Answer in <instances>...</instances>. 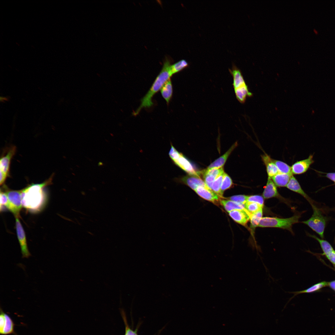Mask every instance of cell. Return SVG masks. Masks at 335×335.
I'll use <instances>...</instances> for the list:
<instances>
[{
  "label": "cell",
  "instance_id": "6da1fadb",
  "mask_svg": "<svg viewBox=\"0 0 335 335\" xmlns=\"http://www.w3.org/2000/svg\"><path fill=\"white\" fill-rule=\"evenodd\" d=\"M51 177L41 183L32 184L21 190L22 207L33 212L39 211L44 204L46 195L43 188L50 184Z\"/></svg>",
  "mask_w": 335,
  "mask_h": 335
},
{
  "label": "cell",
  "instance_id": "7a4b0ae2",
  "mask_svg": "<svg viewBox=\"0 0 335 335\" xmlns=\"http://www.w3.org/2000/svg\"><path fill=\"white\" fill-rule=\"evenodd\" d=\"M171 58L166 56L164 60L162 69L156 78L151 87L145 96L141 100V103L136 110L133 112L134 115H137L143 108H149L154 104L152 98L154 95L170 79L172 76L170 71V67L172 62Z\"/></svg>",
  "mask_w": 335,
  "mask_h": 335
},
{
  "label": "cell",
  "instance_id": "3957f363",
  "mask_svg": "<svg viewBox=\"0 0 335 335\" xmlns=\"http://www.w3.org/2000/svg\"><path fill=\"white\" fill-rule=\"evenodd\" d=\"M300 215H296L289 218H282L276 217H263L258 227H275L286 229L292 232L293 225L298 222Z\"/></svg>",
  "mask_w": 335,
  "mask_h": 335
},
{
  "label": "cell",
  "instance_id": "277c9868",
  "mask_svg": "<svg viewBox=\"0 0 335 335\" xmlns=\"http://www.w3.org/2000/svg\"><path fill=\"white\" fill-rule=\"evenodd\" d=\"M311 206L313 210L312 215L309 219L302 222L308 226L318 234L321 238L323 239L327 218L314 204Z\"/></svg>",
  "mask_w": 335,
  "mask_h": 335
},
{
  "label": "cell",
  "instance_id": "5b68a950",
  "mask_svg": "<svg viewBox=\"0 0 335 335\" xmlns=\"http://www.w3.org/2000/svg\"><path fill=\"white\" fill-rule=\"evenodd\" d=\"M170 157L177 166L190 175H200V172L196 171L191 163L181 153L171 144L169 153Z\"/></svg>",
  "mask_w": 335,
  "mask_h": 335
},
{
  "label": "cell",
  "instance_id": "8992f818",
  "mask_svg": "<svg viewBox=\"0 0 335 335\" xmlns=\"http://www.w3.org/2000/svg\"><path fill=\"white\" fill-rule=\"evenodd\" d=\"M5 192L8 199V203L6 207L14 215L15 217H19L20 212L22 207L21 190H7Z\"/></svg>",
  "mask_w": 335,
  "mask_h": 335
},
{
  "label": "cell",
  "instance_id": "52a82bcc",
  "mask_svg": "<svg viewBox=\"0 0 335 335\" xmlns=\"http://www.w3.org/2000/svg\"><path fill=\"white\" fill-rule=\"evenodd\" d=\"M0 333L2 335L13 334L18 335L15 332V325L13 320L0 307Z\"/></svg>",
  "mask_w": 335,
  "mask_h": 335
},
{
  "label": "cell",
  "instance_id": "ba28073f",
  "mask_svg": "<svg viewBox=\"0 0 335 335\" xmlns=\"http://www.w3.org/2000/svg\"><path fill=\"white\" fill-rule=\"evenodd\" d=\"M16 227L17 236L20 246L23 258H28L31 256L27 244L25 233L23 227L19 219L15 217Z\"/></svg>",
  "mask_w": 335,
  "mask_h": 335
},
{
  "label": "cell",
  "instance_id": "9c48e42d",
  "mask_svg": "<svg viewBox=\"0 0 335 335\" xmlns=\"http://www.w3.org/2000/svg\"><path fill=\"white\" fill-rule=\"evenodd\" d=\"M175 179V181L187 185L194 191L199 186L208 187L199 175L188 174Z\"/></svg>",
  "mask_w": 335,
  "mask_h": 335
},
{
  "label": "cell",
  "instance_id": "30bf717a",
  "mask_svg": "<svg viewBox=\"0 0 335 335\" xmlns=\"http://www.w3.org/2000/svg\"><path fill=\"white\" fill-rule=\"evenodd\" d=\"M16 151L15 146H12L8 150L7 154L2 156L0 160V176L6 179L9 172L10 162Z\"/></svg>",
  "mask_w": 335,
  "mask_h": 335
},
{
  "label": "cell",
  "instance_id": "8fae6325",
  "mask_svg": "<svg viewBox=\"0 0 335 335\" xmlns=\"http://www.w3.org/2000/svg\"><path fill=\"white\" fill-rule=\"evenodd\" d=\"M313 157V155L310 154L307 159L293 163L291 167L292 174L300 175L306 172L314 162Z\"/></svg>",
  "mask_w": 335,
  "mask_h": 335
},
{
  "label": "cell",
  "instance_id": "7c38bea8",
  "mask_svg": "<svg viewBox=\"0 0 335 335\" xmlns=\"http://www.w3.org/2000/svg\"><path fill=\"white\" fill-rule=\"evenodd\" d=\"M229 214L236 222L245 226L250 220L251 214L246 209H237L229 212Z\"/></svg>",
  "mask_w": 335,
  "mask_h": 335
},
{
  "label": "cell",
  "instance_id": "4fadbf2b",
  "mask_svg": "<svg viewBox=\"0 0 335 335\" xmlns=\"http://www.w3.org/2000/svg\"><path fill=\"white\" fill-rule=\"evenodd\" d=\"M229 71L233 78V85L234 90L246 85L240 70L234 63L232 64V68L229 69Z\"/></svg>",
  "mask_w": 335,
  "mask_h": 335
},
{
  "label": "cell",
  "instance_id": "5bb4252c",
  "mask_svg": "<svg viewBox=\"0 0 335 335\" xmlns=\"http://www.w3.org/2000/svg\"><path fill=\"white\" fill-rule=\"evenodd\" d=\"M194 191L202 198L212 202L215 203L219 200V196L208 187L199 186Z\"/></svg>",
  "mask_w": 335,
  "mask_h": 335
},
{
  "label": "cell",
  "instance_id": "9a60e30c",
  "mask_svg": "<svg viewBox=\"0 0 335 335\" xmlns=\"http://www.w3.org/2000/svg\"><path fill=\"white\" fill-rule=\"evenodd\" d=\"M286 187L288 189L302 195L309 202L311 205L314 204L311 199L303 190L296 178L293 175L291 176Z\"/></svg>",
  "mask_w": 335,
  "mask_h": 335
},
{
  "label": "cell",
  "instance_id": "2e32d148",
  "mask_svg": "<svg viewBox=\"0 0 335 335\" xmlns=\"http://www.w3.org/2000/svg\"><path fill=\"white\" fill-rule=\"evenodd\" d=\"M261 157L266 166L268 177L271 178L279 172L273 159L266 154L262 155Z\"/></svg>",
  "mask_w": 335,
  "mask_h": 335
},
{
  "label": "cell",
  "instance_id": "e0dca14e",
  "mask_svg": "<svg viewBox=\"0 0 335 335\" xmlns=\"http://www.w3.org/2000/svg\"><path fill=\"white\" fill-rule=\"evenodd\" d=\"M279 193L277 186L271 178L268 177L267 182L262 193V196L265 199H269L278 196Z\"/></svg>",
  "mask_w": 335,
  "mask_h": 335
},
{
  "label": "cell",
  "instance_id": "ac0fdd59",
  "mask_svg": "<svg viewBox=\"0 0 335 335\" xmlns=\"http://www.w3.org/2000/svg\"><path fill=\"white\" fill-rule=\"evenodd\" d=\"M237 142H235L232 145V146H231L226 152L211 163L208 167L207 168H220L223 167L228 157L232 152L237 146Z\"/></svg>",
  "mask_w": 335,
  "mask_h": 335
},
{
  "label": "cell",
  "instance_id": "d6986e66",
  "mask_svg": "<svg viewBox=\"0 0 335 335\" xmlns=\"http://www.w3.org/2000/svg\"><path fill=\"white\" fill-rule=\"evenodd\" d=\"M219 202L221 205L228 212L235 210L245 209V204L238 203L229 199H220Z\"/></svg>",
  "mask_w": 335,
  "mask_h": 335
},
{
  "label": "cell",
  "instance_id": "ffe728a7",
  "mask_svg": "<svg viewBox=\"0 0 335 335\" xmlns=\"http://www.w3.org/2000/svg\"><path fill=\"white\" fill-rule=\"evenodd\" d=\"M292 175L279 172L271 178L277 186L286 187Z\"/></svg>",
  "mask_w": 335,
  "mask_h": 335
},
{
  "label": "cell",
  "instance_id": "44dd1931",
  "mask_svg": "<svg viewBox=\"0 0 335 335\" xmlns=\"http://www.w3.org/2000/svg\"><path fill=\"white\" fill-rule=\"evenodd\" d=\"M328 282L324 281L316 284L305 290L298 291L288 292L289 293L293 294L294 295L290 298L288 302L290 301L294 297L299 294L303 293H312L318 291L322 288L328 286Z\"/></svg>",
  "mask_w": 335,
  "mask_h": 335
},
{
  "label": "cell",
  "instance_id": "7402d4cb",
  "mask_svg": "<svg viewBox=\"0 0 335 335\" xmlns=\"http://www.w3.org/2000/svg\"><path fill=\"white\" fill-rule=\"evenodd\" d=\"M163 97L168 104L172 97V87L170 78L168 80L160 89Z\"/></svg>",
  "mask_w": 335,
  "mask_h": 335
},
{
  "label": "cell",
  "instance_id": "603a6c76",
  "mask_svg": "<svg viewBox=\"0 0 335 335\" xmlns=\"http://www.w3.org/2000/svg\"><path fill=\"white\" fill-rule=\"evenodd\" d=\"M310 236L318 242L323 251V255L326 256L334 250L330 244L327 241L323 239H320L315 235L310 234Z\"/></svg>",
  "mask_w": 335,
  "mask_h": 335
},
{
  "label": "cell",
  "instance_id": "cb8c5ba5",
  "mask_svg": "<svg viewBox=\"0 0 335 335\" xmlns=\"http://www.w3.org/2000/svg\"><path fill=\"white\" fill-rule=\"evenodd\" d=\"M263 208H261L256 212L251 214L250 217V227L253 230L258 227L259 224L263 217Z\"/></svg>",
  "mask_w": 335,
  "mask_h": 335
},
{
  "label": "cell",
  "instance_id": "d4e9b609",
  "mask_svg": "<svg viewBox=\"0 0 335 335\" xmlns=\"http://www.w3.org/2000/svg\"><path fill=\"white\" fill-rule=\"evenodd\" d=\"M236 97L241 103L244 102L247 96H250L251 93L248 91L247 85L241 88L234 90Z\"/></svg>",
  "mask_w": 335,
  "mask_h": 335
},
{
  "label": "cell",
  "instance_id": "484cf974",
  "mask_svg": "<svg viewBox=\"0 0 335 335\" xmlns=\"http://www.w3.org/2000/svg\"><path fill=\"white\" fill-rule=\"evenodd\" d=\"M189 66V64L185 60H181L174 64L170 67L171 73L173 74L181 71Z\"/></svg>",
  "mask_w": 335,
  "mask_h": 335
},
{
  "label": "cell",
  "instance_id": "4316f807",
  "mask_svg": "<svg viewBox=\"0 0 335 335\" xmlns=\"http://www.w3.org/2000/svg\"><path fill=\"white\" fill-rule=\"evenodd\" d=\"M225 173H223L216 178L211 187V190L220 197H223L221 194V188Z\"/></svg>",
  "mask_w": 335,
  "mask_h": 335
},
{
  "label": "cell",
  "instance_id": "83f0119b",
  "mask_svg": "<svg viewBox=\"0 0 335 335\" xmlns=\"http://www.w3.org/2000/svg\"><path fill=\"white\" fill-rule=\"evenodd\" d=\"M279 172L293 175L291 167L285 162L273 159Z\"/></svg>",
  "mask_w": 335,
  "mask_h": 335
},
{
  "label": "cell",
  "instance_id": "f1b7e54d",
  "mask_svg": "<svg viewBox=\"0 0 335 335\" xmlns=\"http://www.w3.org/2000/svg\"><path fill=\"white\" fill-rule=\"evenodd\" d=\"M233 184L232 181L230 176L225 173L221 188V192L223 197L224 191L230 188Z\"/></svg>",
  "mask_w": 335,
  "mask_h": 335
},
{
  "label": "cell",
  "instance_id": "f546056e",
  "mask_svg": "<svg viewBox=\"0 0 335 335\" xmlns=\"http://www.w3.org/2000/svg\"><path fill=\"white\" fill-rule=\"evenodd\" d=\"M263 207L257 203L252 202H247L245 204V208L251 214L258 211Z\"/></svg>",
  "mask_w": 335,
  "mask_h": 335
},
{
  "label": "cell",
  "instance_id": "4dcf8cb0",
  "mask_svg": "<svg viewBox=\"0 0 335 335\" xmlns=\"http://www.w3.org/2000/svg\"><path fill=\"white\" fill-rule=\"evenodd\" d=\"M247 202L255 203L263 207L264 204V198L262 196L259 195L248 196Z\"/></svg>",
  "mask_w": 335,
  "mask_h": 335
},
{
  "label": "cell",
  "instance_id": "1f68e13d",
  "mask_svg": "<svg viewBox=\"0 0 335 335\" xmlns=\"http://www.w3.org/2000/svg\"><path fill=\"white\" fill-rule=\"evenodd\" d=\"M248 196L244 195H236L230 197L228 199L245 204L247 202Z\"/></svg>",
  "mask_w": 335,
  "mask_h": 335
},
{
  "label": "cell",
  "instance_id": "d6a6232c",
  "mask_svg": "<svg viewBox=\"0 0 335 335\" xmlns=\"http://www.w3.org/2000/svg\"><path fill=\"white\" fill-rule=\"evenodd\" d=\"M121 313L125 326L124 335H138L136 331L132 330L129 326L124 311H122Z\"/></svg>",
  "mask_w": 335,
  "mask_h": 335
},
{
  "label": "cell",
  "instance_id": "836d02e7",
  "mask_svg": "<svg viewBox=\"0 0 335 335\" xmlns=\"http://www.w3.org/2000/svg\"><path fill=\"white\" fill-rule=\"evenodd\" d=\"M0 210L1 211L2 209V210L3 209V206L6 207L8 203V199L6 193L2 191L1 190L0 191Z\"/></svg>",
  "mask_w": 335,
  "mask_h": 335
},
{
  "label": "cell",
  "instance_id": "e575fe53",
  "mask_svg": "<svg viewBox=\"0 0 335 335\" xmlns=\"http://www.w3.org/2000/svg\"><path fill=\"white\" fill-rule=\"evenodd\" d=\"M325 256L333 264L335 265V251L334 250H333Z\"/></svg>",
  "mask_w": 335,
  "mask_h": 335
},
{
  "label": "cell",
  "instance_id": "d590c367",
  "mask_svg": "<svg viewBox=\"0 0 335 335\" xmlns=\"http://www.w3.org/2000/svg\"><path fill=\"white\" fill-rule=\"evenodd\" d=\"M323 173L325 174V175L323 176L327 178L335 183V172Z\"/></svg>",
  "mask_w": 335,
  "mask_h": 335
},
{
  "label": "cell",
  "instance_id": "8d00e7d4",
  "mask_svg": "<svg viewBox=\"0 0 335 335\" xmlns=\"http://www.w3.org/2000/svg\"><path fill=\"white\" fill-rule=\"evenodd\" d=\"M328 286L335 291V280L328 282Z\"/></svg>",
  "mask_w": 335,
  "mask_h": 335
},
{
  "label": "cell",
  "instance_id": "74e56055",
  "mask_svg": "<svg viewBox=\"0 0 335 335\" xmlns=\"http://www.w3.org/2000/svg\"><path fill=\"white\" fill-rule=\"evenodd\" d=\"M0 99L1 101H3L4 100H7V98L6 97H2V96L0 97Z\"/></svg>",
  "mask_w": 335,
  "mask_h": 335
},
{
  "label": "cell",
  "instance_id": "f35d334b",
  "mask_svg": "<svg viewBox=\"0 0 335 335\" xmlns=\"http://www.w3.org/2000/svg\"><path fill=\"white\" fill-rule=\"evenodd\" d=\"M103 165V163L101 162H100L98 163V165L99 166H101V165Z\"/></svg>",
  "mask_w": 335,
  "mask_h": 335
},
{
  "label": "cell",
  "instance_id": "ab89813d",
  "mask_svg": "<svg viewBox=\"0 0 335 335\" xmlns=\"http://www.w3.org/2000/svg\"></svg>",
  "mask_w": 335,
  "mask_h": 335
}]
</instances>
